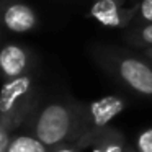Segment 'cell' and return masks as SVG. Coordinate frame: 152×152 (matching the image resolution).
I'll list each match as a JSON object with an SVG mask.
<instances>
[{
    "instance_id": "9a60e30c",
    "label": "cell",
    "mask_w": 152,
    "mask_h": 152,
    "mask_svg": "<svg viewBox=\"0 0 152 152\" xmlns=\"http://www.w3.org/2000/svg\"><path fill=\"white\" fill-rule=\"evenodd\" d=\"M123 152H137V149H136V147H132V145H126V149H124V151H123Z\"/></svg>"
},
{
    "instance_id": "9c48e42d",
    "label": "cell",
    "mask_w": 152,
    "mask_h": 152,
    "mask_svg": "<svg viewBox=\"0 0 152 152\" xmlns=\"http://www.w3.org/2000/svg\"><path fill=\"white\" fill-rule=\"evenodd\" d=\"M0 152H51V147L26 129L13 134L0 131Z\"/></svg>"
},
{
    "instance_id": "6da1fadb",
    "label": "cell",
    "mask_w": 152,
    "mask_h": 152,
    "mask_svg": "<svg viewBox=\"0 0 152 152\" xmlns=\"http://www.w3.org/2000/svg\"><path fill=\"white\" fill-rule=\"evenodd\" d=\"M82 106L83 102L67 93L51 98L44 96L23 129L34 134L51 149L77 144L82 132Z\"/></svg>"
},
{
    "instance_id": "277c9868",
    "label": "cell",
    "mask_w": 152,
    "mask_h": 152,
    "mask_svg": "<svg viewBox=\"0 0 152 152\" xmlns=\"http://www.w3.org/2000/svg\"><path fill=\"white\" fill-rule=\"evenodd\" d=\"M126 108H128V100L121 95H106L92 102H83L80 141H83L87 136L93 132L108 128L113 119L118 118Z\"/></svg>"
},
{
    "instance_id": "52a82bcc",
    "label": "cell",
    "mask_w": 152,
    "mask_h": 152,
    "mask_svg": "<svg viewBox=\"0 0 152 152\" xmlns=\"http://www.w3.org/2000/svg\"><path fill=\"white\" fill-rule=\"evenodd\" d=\"M2 23L13 34L33 33L39 26L34 8L25 0H2Z\"/></svg>"
},
{
    "instance_id": "8fae6325",
    "label": "cell",
    "mask_w": 152,
    "mask_h": 152,
    "mask_svg": "<svg viewBox=\"0 0 152 152\" xmlns=\"http://www.w3.org/2000/svg\"><path fill=\"white\" fill-rule=\"evenodd\" d=\"M136 23H152V0L137 2V15L132 25Z\"/></svg>"
},
{
    "instance_id": "30bf717a",
    "label": "cell",
    "mask_w": 152,
    "mask_h": 152,
    "mask_svg": "<svg viewBox=\"0 0 152 152\" xmlns=\"http://www.w3.org/2000/svg\"><path fill=\"white\" fill-rule=\"evenodd\" d=\"M123 39L136 49L152 48V23H136L126 28Z\"/></svg>"
},
{
    "instance_id": "7a4b0ae2",
    "label": "cell",
    "mask_w": 152,
    "mask_h": 152,
    "mask_svg": "<svg viewBox=\"0 0 152 152\" xmlns=\"http://www.w3.org/2000/svg\"><path fill=\"white\" fill-rule=\"evenodd\" d=\"M90 57L116 83L132 95L152 100V62L141 53L115 44L93 43L88 46Z\"/></svg>"
},
{
    "instance_id": "5b68a950",
    "label": "cell",
    "mask_w": 152,
    "mask_h": 152,
    "mask_svg": "<svg viewBox=\"0 0 152 152\" xmlns=\"http://www.w3.org/2000/svg\"><path fill=\"white\" fill-rule=\"evenodd\" d=\"M137 15V4L128 7L126 0H93L87 18L105 28H129Z\"/></svg>"
},
{
    "instance_id": "5bb4252c",
    "label": "cell",
    "mask_w": 152,
    "mask_h": 152,
    "mask_svg": "<svg viewBox=\"0 0 152 152\" xmlns=\"http://www.w3.org/2000/svg\"><path fill=\"white\" fill-rule=\"evenodd\" d=\"M141 54L149 61V62H152V48H147V49H141Z\"/></svg>"
},
{
    "instance_id": "8992f818",
    "label": "cell",
    "mask_w": 152,
    "mask_h": 152,
    "mask_svg": "<svg viewBox=\"0 0 152 152\" xmlns=\"http://www.w3.org/2000/svg\"><path fill=\"white\" fill-rule=\"evenodd\" d=\"M2 79L10 80L39 70V59L28 46L20 43H7L0 51Z\"/></svg>"
},
{
    "instance_id": "3957f363",
    "label": "cell",
    "mask_w": 152,
    "mask_h": 152,
    "mask_svg": "<svg viewBox=\"0 0 152 152\" xmlns=\"http://www.w3.org/2000/svg\"><path fill=\"white\" fill-rule=\"evenodd\" d=\"M38 74L39 70L4 80L0 93V131L13 134L23 129L30 116L39 106L44 93L38 85Z\"/></svg>"
},
{
    "instance_id": "ba28073f",
    "label": "cell",
    "mask_w": 152,
    "mask_h": 152,
    "mask_svg": "<svg viewBox=\"0 0 152 152\" xmlns=\"http://www.w3.org/2000/svg\"><path fill=\"white\" fill-rule=\"evenodd\" d=\"M77 145H80L83 151L88 149L90 152H123L128 145V142H126L124 136L116 128L108 126L102 131L87 136Z\"/></svg>"
},
{
    "instance_id": "7c38bea8",
    "label": "cell",
    "mask_w": 152,
    "mask_h": 152,
    "mask_svg": "<svg viewBox=\"0 0 152 152\" xmlns=\"http://www.w3.org/2000/svg\"><path fill=\"white\" fill-rule=\"evenodd\" d=\"M136 149L137 152H152V126L139 132L136 139Z\"/></svg>"
},
{
    "instance_id": "4fadbf2b",
    "label": "cell",
    "mask_w": 152,
    "mask_h": 152,
    "mask_svg": "<svg viewBox=\"0 0 152 152\" xmlns=\"http://www.w3.org/2000/svg\"><path fill=\"white\" fill-rule=\"evenodd\" d=\"M51 152H83V149L77 144H64V145H59V147L51 149Z\"/></svg>"
}]
</instances>
